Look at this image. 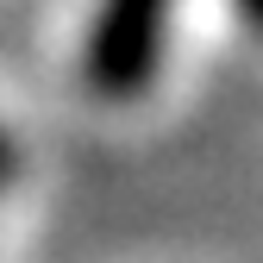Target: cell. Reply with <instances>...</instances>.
I'll return each mask as SVG.
<instances>
[{
    "label": "cell",
    "instance_id": "6da1fadb",
    "mask_svg": "<svg viewBox=\"0 0 263 263\" xmlns=\"http://www.w3.org/2000/svg\"><path fill=\"white\" fill-rule=\"evenodd\" d=\"M163 38H170V0H101L88 25V88L107 101L138 94L163 63Z\"/></svg>",
    "mask_w": 263,
    "mask_h": 263
},
{
    "label": "cell",
    "instance_id": "7a4b0ae2",
    "mask_svg": "<svg viewBox=\"0 0 263 263\" xmlns=\"http://www.w3.org/2000/svg\"><path fill=\"white\" fill-rule=\"evenodd\" d=\"M13 170H19V151H13V138H7V132H0V188L13 182Z\"/></svg>",
    "mask_w": 263,
    "mask_h": 263
},
{
    "label": "cell",
    "instance_id": "3957f363",
    "mask_svg": "<svg viewBox=\"0 0 263 263\" xmlns=\"http://www.w3.org/2000/svg\"><path fill=\"white\" fill-rule=\"evenodd\" d=\"M238 13H245V19H257V13H263V0H238Z\"/></svg>",
    "mask_w": 263,
    "mask_h": 263
}]
</instances>
